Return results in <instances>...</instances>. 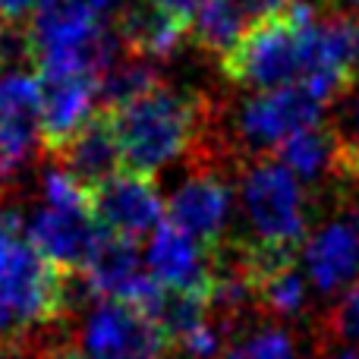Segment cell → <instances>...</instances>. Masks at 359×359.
<instances>
[{"mask_svg": "<svg viewBox=\"0 0 359 359\" xmlns=\"http://www.w3.org/2000/svg\"><path fill=\"white\" fill-rule=\"evenodd\" d=\"M158 86H161V79H158L155 67L149 60H142V57H130L123 63H114L98 79V107L117 111V107L142 98Z\"/></svg>", "mask_w": 359, "mask_h": 359, "instance_id": "obj_18", "label": "cell"}, {"mask_svg": "<svg viewBox=\"0 0 359 359\" xmlns=\"http://www.w3.org/2000/svg\"><path fill=\"white\" fill-rule=\"evenodd\" d=\"M50 0H0V19L6 25H16V22H25L32 19L35 13H41Z\"/></svg>", "mask_w": 359, "mask_h": 359, "instance_id": "obj_27", "label": "cell"}, {"mask_svg": "<svg viewBox=\"0 0 359 359\" xmlns=\"http://www.w3.org/2000/svg\"><path fill=\"white\" fill-rule=\"evenodd\" d=\"M149 274L164 287V290H205L211 293L217 268V249H208L180 230L174 221H164L151 233L149 255H145Z\"/></svg>", "mask_w": 359, "mask_h": 359, "instance_id": "obj_7", "label": "cell"}, {"mask_svg": "<svg viewBox=\"0 0 359 359\" xmlns=\"http://www.w3.org/2000/svg\"><path fill=\"white\" fill-rule=\"evenodd\" d=\"M13 322H19V318L13 316L10 303H6V299H4V293H0V341H4V337H10Z\"/></svg>", "mask_w": 359, "mask_h": 359, "instance_id": "obj_28", "label": "cell"}, {"mask_svg": "<svg viewBox=\"0 0 359 359\" xmlns=\"http://www.w3.org/2000/svg\"><path fill=\"white\" fill-rule=\"evenodd\" d=\"M341 101L344 114L337 117V123H328L331 133H334V174L337 180H359V88L350 98V92L344 95Z\"/></svg>", "mask_w": 359, "mask_h": 359, "instance_id": "obj_19", "label": "cell"}, {"mask_svg": "<svg viewBox=\"0 0 359 359\" xmlns=\"http://www.w3.org/2000/svg\"><path fill=\"white\" fill-rule=\"evenodd\" d=\"M177 350L186 359H215L221 353V331L208 322V325H202V328H196L192 334H186L183 341L177 344Z\"/></svg>", "mask_w": 359, "mask_h": 359, "instance_id": "obj_25", "label": "cell"}, {"mask_svg": "<svg viewBox=\"0 0 359 359\" xmlns=\"http://www.w3.org/2000/svg\"><path fill=\"white\" fill-rule=\"evenodd\" d=\"M230 217V189L215 170H198L180 183L168 198V221L196 236L208 249L221 246L224 227Z\"/></svg>", "mask_w": 359, "mask_h": 359, "instance_id": "obj_10", "label": "cell"}, {"mask_svg": "<svg viewBox=\"0 0 359 359\" xmlns=\"http://www.w3.org/2000/svg\"><path fill=\"white\" fill-rule=\"evenodd\" d=\"M41 114H38V136L44 149L60 151L95 114L98 101V79L95 76H60L41 79Z\"/></svg>", "mask_w": 359, "mask_h": 359, "instance_id": "obj_11", "label": "cell"}, {"mask_svg": "<svg viewBox=\"0 0 359 359\" xmlns=\"http://www.w3.org/2000/svg\"><path fill=\"white\" fill-rule=\"evenodd\" d=\"M271 158H278L299 183H316L318 177L334 170V133L328 123H318L312 130L290 136L284 145H278Z\"/></svg>", "mask_w": 359, "mask_h": 359, "instance_id": "obj_16", "label": "cell"}, {"mask_svg": "<svg viewBox=\"0 0 359 359\" xmlns=\"http://www.w3.org/2000/svg\"><path fill=\"white\" fill-rule=\"evenodd\" d=\"M57 158L63 161V170H69L88 189L117 170H123V151H120L111 114L104 107H95L88 123L57 151Z\"/></svg>", "mask_w": 359, "mask_h": 359, "instance_id": "obj_12", "label": "cell"}, {"mask_svg": "<svg viewBox=\"0 0 359 359\" xmlns=\"http://www.w3.org/2000/svg\"><path fill=\"white\" fill-rule=\"evenodd\" d=\"M88 4L95 6V13H98V16L114 13V10H126V0H88Z\"/></svg>", "mask_w": 359, "mask_h": 359, "instance_id": "obj_29", "label": "cell"}, {"mask_svg": "<svg viewBox=\"0 0 359 359\" xmlns=\"http://www.w3.org/2000/svg\"><path fill=\"white\" fill-rule=\"evenodd\" d=\"M325 359H359V353H353V350H344V353H337V356H325Z\"/></svg>", "mask_w": 359, "mask_h": 359, "instance_id": "obj_32", "label": "cell"}, {"mask_svg": "<svg viewBox=\"0 0 359 359\" xmlns=\"http://www.w3.org/2000/svg\"><path fill=\"white\" fill-rule=\"evenodd\" d=\"M88 208L101 230L139 240L155 233L168 221V205L155 186V177L136 170H117L88 189Z\"/></svg>", "mask_w": 359, "mask_h": 359, "instance_id": "obj_6", "label": "cell"}, {"mask_svg": "<svg viewBox=\"0 0 359 359\" xmlns=\"http://www.w3.org/2000/svg\"><path fill=\"white\" fill-rule=\"evenodd\" d=\"M41 95L44 86L35 69H22L16 63L0 60V123L38 130Z\"/></svg>", "mask_w": 359, "mask_h": 359, "instance_id": "obj_17", "label": "cell"}, {"mask_svg": "<svg viewBox=\"0 0 359 359\" xmlns=\"http://www.w3.org/2000/svg\"><path fill=\"white\" fill-rule=\"evenodd\" d=\"M309 0H293L287 10L265 16L246 29V35L221 57V69L230 82L249 88H280L303 79V41L316 22Z\"/></svg>", "mask_w": 359, "mask_h": 359, "instance_id": "obj_2", "label": "cell"}, {"mask_svg": "<svg viewBox=\"0 0 359 359\" xmlns=\"http://www.w3.org/2000/svg\"><path fill=\"white\" fill-rule=\"evenodd\" d=\"M255 290H259V306L278 318L299 316L306 306V278L297 268H287V271L262 280Z\"/></svg>", "mask_w": 359, "mask_h": 359, "instance_id": "obj_20", "label": "cell"}, {"mask_svg": "<svg viewBox=\"0 0 359 359\" xmlns=\"http://www.w3.org/2000/svg\"><path fill=\"white\" fill-rule=\"evenodd\" d=\"M67 278L25 233L0 230V293L22 325H54L67 312Z\"/></svg>", "mask_w": 359, "mask_h": 359, "instance_id": "obj_3", "label": "cell"}, {"mask_svg": "<svg viewBox=\"0 0 359 359\" xmlns=\"http://www.w3.org/2000/svg\"><path fill=\"white\" fill-rule=\"evenodd\" d=\"M252 22L255 16L249 13L246 0H205L196 22H192V38L202 50L217 54V60H221L246 35Z\"/></svg>", "mask_w": 359, "mask_h": 359, "instance_id": "obj_15", "label": "cell"}, {"mask_svg": "<svg viewBox=\"0 0 359 359\" xmlns=\"http://www.w3.org/2000/svg\"><path fill=\"white\" fill-rule=\"evenodd\" d=\"M224 359H297V347L280 328H262L230 344Z\"/></svg>", "mask_w": 359, "mask_h": 359, "instance_id": "obj_21", "label": "cell"}, {"mask_svg": "<svg viewBox=\"0 0 359 359\" xmlns=\"http://www.w3.org/2000/svg\"><path fill=\"white\" fill-rule=\"evenodd\" d=\"M101 227L92 211H67V208H41L25 224L29 243L60 271H82L86 259L98 243Z\"/></svg>", "mask_w": 359, "mask_h": 359, "instance_id": "obj_9", "label": "cell"}, {"mask_svg": "<svg viewBox=\"0 0 359 359\" xmlns=\"http://www.w3.org/2000/svg\"><path fill=\"white\" fill-rule=\"evenodd\" d=\"M41 359H86V356L76 353V350H69V347H60V350H48Z\"/></svg>", "mask_w": 359, "mask_h": 359, "instance_id": "obj_31", "label": "cell"}, {"mask_svg": "<svg viewBox=\"0 0 359 359\" xmlns=\"http://www.w3.org/2000/svg\"><path fill=\"white\" fill-rule=\"evenodd\" d=\"M325 334L334 344L359 341V278L344 290L341 303L328 312V318H325Z\"/></svg>", "mask_w": 359, "mask_h": 359, "instance_id": "obj_22", "label": "cell"}, {"mask_svg": "<svg viewBox=\"0 0 359 359\" xmlns=\"http://www.w3.org/2000/svg\"><path fill=\"white\" fill-rule=\"evenodd\" d=\"M123 151V168L155 177L192 145L202 126V101L168 86L151 88L130 104L107 111Z\"/></svg>", "mask_w": 359, "mask_h": 359, "instance_id": "obj_1", "label": "cell"}, {"mask_svg": "<svg viewBox=\"0 0 359 359\" xmlns=\"http://www.w3.org/2000/svg\"><path fill=\"white\" fill-rule=\"evenodd\" d=\"M114 32H117L120 44L130 48L133 57H142V60H161V57L174 54L180 48V41L189 35V29H183L170 16H164L149 0L120 10L117 29Z\"/></svg>", "mask_w": 359, "mask_h": 359, "instance_id": "obj_14", "label": "cell"}, {"mask_svg": "<svg viewBox=\"0 0 359 359\" xmlns=\"http://www.w3.org/2000/svg\"><path fill=\"white\" fill-rule=\"evenodd\" d=\"M168 347L164 334L145 312L117 299H104L88 316L82 331V353L92 359L111 356H161Z\"/></svg>", "mask_w": 359, "mask_h": 359, "instance_id": "obj_8", "label": "cell"}, {"mask_svg": "<svg viewBox=\"0 0 359 359\" xmlns=\"http://www.w3.org/2000/svg\"><path fill=\"white\" fill-rule=\"evenodd\" d=\"M240 202L252 240L299 246L306 236V202L299 180L278 161L259 158L240 180Z\"/></svg>", "mask_w": 359, "mask_h": 359, "instance_id": "obj_4", "label": "cell"}, {"mask_svg": "<svg viewBox=\"0 0 359 359\" xmlns=\"http://www.w3.org/2000/svg\"><path fill=\"white\" fill-rule=\"evenodd\" d=\"M306 271L322 293L347 290L359 278V230L347 217L325 224L306 246Z\"/></svg>", "mask_w": 359, "mask_h": 359, "instance_id": "obj_13", "label": "cell"}, {"mask_svg": "<svg viewBox=\"0 0 359 359\" xmlns=\"http://www.w3.org/2000/svg\"><path fill=\"white\" fill-rule=\"evenodd\" d=\"M111 359H161V356H111Z\"/></svg>", "mask_w": 359, "mask_h": 359, "instance_id": "obj_33", "label": "cell"}, {"mask_svg": "<svg viewBox=\"0 0 359 359\" xmlns=\"http://www.w3.org/2000/svg\"><path fill=\"white\" fill-rule=\"evenodd\" d=\"M325 4H331V10L353 13V16H359V0H325Z\"/></svg>", "mask_w": 359, "mask_h": 359, "instance_id": "obj_30", "label": "cell"}, {"mask_svg": "<svg viewBox=\"0 0 359 359\" xmlns=\"http://www.w3.org/2000/svg\"><path fill=\"white\" fill-rule=\"evenodd\" d=\"M44 198L54 208H67V211H92L88 208V186H82L69 170H50L44 177Z\"/></svg>", "mask_w": 359, "mask_h": 359, "instance_id": "obj_23", "label": "cell"}, {"mask_svg": "<svg viewBox=\"0 0 359 359\" xmlns=\"http://www.w3.org/2000/svg\"><path fill=\"white\" fill-rule=\"evenodd\" d=\"M149 4H155L164 16H170L174 22H180L183 29L192 32V22H196V16H198L205 0H149Z\"/></svg>", "mask_w": 359, "mask_h": 359, "instance_id": "obj_26", "label": "cell"}, {"mask_svg": "<svg viewBox=\"0 0 359 359\" xmlns=\"http://www.w3.org/2000/svg\"><path fill=\"white\" fill-rule=\"evenodd\" d=\"M32 142H35V130L0 123V180L10 177L29 158Z\"/></svg>", "mask_w": 359, "mask_h": 359, "instance_id": "obj_24", "label": "cell"}, {"mask_svg": "<svg viewBox=\"0 0 359 359\" xmlns=\"http://www.w3.org/2000/svg\"><path fill=\"white\" fill-rule=\"evenodd\" d=\"M325 107L328 104L306 82H290L249 98L236 117V130L249 149L274 151L290 136L322 123Z\"/></svg>", "mask_w": 359, "mask_h": 359, "instance_id": "obj_5", "label": "cell"}]
</instances>
